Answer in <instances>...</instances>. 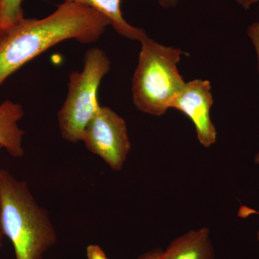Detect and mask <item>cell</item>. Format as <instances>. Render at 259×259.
I'll return each instance as SVG.
<instances>
[{"mask_svg": "<svg viewBox=\"0 0 259 259\" xmlns=\"http://www.w3.org/2000/svg\"><path fill=\"white\" fill-rule=\"evenodd\" d=\"M110 20L90 7L64 1L49 16L25 18L0 35V86L32 59L64 40L97 42Z\"/></svg>", "mask_w": 259, "mask_h": 259, "instance_id": "6da1fadb", "label": "cell"}, {"mask_svg": "<svg viewBox=\"0 0 259 259\" xmlns=\"http://www.w3.org/2000/svg\"><path fill=\"white\" fill-rule=\"evenodd\" d=\"M0 214L3 233L16 259H42L57 242L49 212L37 204L27 182L1 168Z\"/></svg>", "mask_w": 259, "mask_h": 259, "instance_id": "7a4b0ae2", "label": "cell"}, {"mask_svg": "<svg viewBox=\"0 0 259 259\" xmlns=\"http://www.w3.org/2000/svg\"><path fill=\"white\" fill-rule=\"evenodd\" d=\"M140 42L139 63L132 80L133 101L140 111L163 115L186 83L177 66L184 52L148 36Z\"/></svg>", "mask_w": 259, "mask_h": 259, "instance_id": "3957f363", "label": "cell"}, {"mask_svg": "<svg viewBox=\"0 0 259 259\" xmlns=\"http://www.w3.org/2000/svg\"><path fill=\"white\" fill-rule=\"evenodd\" d=\"M110 58L99 48L88 49L81 71L69 76L66 100L58 113L61 137L72 144L81 141L84 130L98 111V90L110 71Z\"/></svg>", "mask_w": 259, "mask_h": 259, "instance_id": "277c9868", "label": "cell"}, {"mask_svg": "<svg viewBox=\"0 0 259 259\" xmlns=\"http://www.w3.org/2000/svg\"><path fill=\"white\" fill-rule=\"evenodd\" d=\"M81 141L89 151L117 171L122 169L131 148L125 120L108 107L100 106L84 130Z\"/></svg>", "mask_w": 259, "mask_h": 259, "instance_id": "5b68a950", "label": "cell"}, {"mask_svg": "<svg viewBox=\"0 0 259 259\" xmlns=\"http://www.w3.org/2000/svg\"><path fill=\"white\" fill-rule=\"evenodd\" d=\"M213 102L208 80L194 79L185 83L171 107L183 112L192 121L197 139L205 148L210 147L217 140V131L209 113Z\"/></svg>", "mask_w": 259, "mask_h": 259, "instance_id": "8992f818", "label": "cell"}, {"mask_svg": "<svg viewBox=\"0 0 259 259\" xmlns=\"http://www.w3.org/2000/svg\"><path fill=\"white\" fill-rule=\"evenodd\" d=\"M24 115L20 104L9 100L0 104V146L15 158L23 157L25 153L23 137L25 133L19 126Z\"/></svg>", "mask_w": 259, "mask_h": 259, "instance_id": "52a82bcc", "label": "cell"}, {"mask_svg": "<svg viewBox=\"0 0 259 259\" xmlns=\"http://www.w3.org/2000/svg\"><path fill=\"white\" fill-rule=\"evenodd\" d=\"M164 259H214L208 228L191 231L171 242L163 251Z\"/></svg>", "mask_w": 259, "mask_h": 259, "instance_id": "ba28073f", "label": "cell"}, {"mask_svg": "<svg viewBox=\"0 0 259 259\" xmlns=\"http://www.w3.org/2000/svg\"><path fill=\"white\" fill-rule=\"evenodd\" d=\"M90 7L105 15L110 22V25L121 36L130 40L141 41L148 36L144 29L130 25L124 19L121 10L122 0H64Z\"/></svg>", "mask_w": 259, "mask_h": 259, "instance_id": "9c48e42d", "label": "cell"}, {"mask_svg": "<svg viewBox=\"0 0 259 259\" xmlns=\"http://www.w3.org/2000/svg\"><path fill=\"white\" fill-rule=\"evenodd\" d=\"M23 0H0V35L25 19Z\"/></svg>", "mask_w": 259, "mask_h": 259, "instance_id": "30bf717a", "label": "cell"}, {"mask_svg": "<svg viewBox=\"0 0 259 259\" xmlns=\"http://www.w3.org/2000/svg\"><path fill=\"white\" fill-rule=\"evenodd\" d=\"M248 37L251 40L256 53L257 59H258V69L259 75V22L252 23L247 30Z\"/></svg>", "mask_w": 259, "mask_h": 259, "instance_id": "8fae6325", "label": "cell"}, {"mask_svg": "<svg viewBox=\"0 0 259 259\" xmlns=\"http://www.w3.org/2000/svg\"><path fill=\"white\" fill-rule=\"evenodd\" d=\"M88 259H110L101 247L97 244H90L87 247Z\"/></svg>", "mask_w": 259, "mask_h": 259, "instance_id": "7c38bea8", "label": "cell"}, {"mask_svg": "<svg viewBox=\"0 0 259 259\" xmlns=\"http://www.w3.org/2000/svg\"><path fill=\"white\" fill-rule=\"evenodd\" d=\"M255 163H259V152L258 154L256 155V156H255ZM259 214V212L254 210V209L250 208V207H246V206H241V208L239 209V212H238V216L242 218H247L248 216L250 215V214ZM257 238H258L259 242V231L258 233H257Z\"/></svg>", "mask_w": 259, "mask_h": 259, "instance_id": "4fadbf2b", "label": "cell"}, {"mask_svg": "<svg viewBox=\"0 0 259 259\" xmlns=\"http://www.w3.org/2000/svg\"><path fill=\"white\" fill-rule=\"evenodd\" d=\"M137 259H164L163 257V251L160 249H154L146 252L140 255Z\"/></svg>", "mask_w": 259, "mask_h": 259, "instance_id": "5bb4252c", "label": "cell"}, {"mask_svg": "<svg viewBox=\"0 0 259 259\" xmlns=\"http://www.w3.org/2000/svg\"><path fill=\"white\" fill-rule=\"evenodd\" d=\"M160 5L166 9L175 8L180 3L181 0H158Z\"/></svg>", "mask_w": 259, "mask_h": 259, "instance_id": "9a60e30c", "label": "cell"}, {"mask_svg": "<svg viewBox=\"0 0 259 259\" xmlns=\"http://www.w3.org/2000/svg\"><path fill=\"white\" fill-rule=\"evenodd\" d=\"M234 1L243 7L245 10H248L250 7L259 3V0H234Z\"/></svg>", "mask_w": 259, "mask_h": 259, "instance_id": "2e32d148", "label": "cell"}, {"mask_svg": "<svg viewBox=\"0 0 259 259\" xmlns=\"http://www.w3.org/2000/svg\"><path fill=\"white\" fill-rule=\"evenodd\" d=\"M3 149V147L0 146V151ZM5 236L4 233H3V226H2L1 221V214H0V249L2 248V244H3V238Z\"/></svg>", "mask_w": 259, "mask_h": 259, "instance_id": "e0dca14e", "label": "cell"}]
</instances>
